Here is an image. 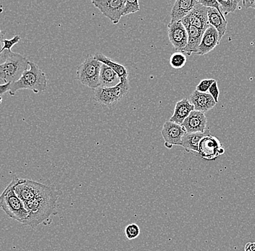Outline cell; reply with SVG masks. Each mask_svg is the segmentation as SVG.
I'll list each match as a JSON object with an SVG mask.
<instances>
[{"instance_id":"6da1fadb","label":"cell","mask_w":255,"mask_h":251,"mask_svg":"<svg viewBox=\"0 0 255 251\" xmlns=\"http://www.w3.org/2000/svg\"><path fill=\"white\" fill-rule=\"evenodd\" d=\"M58 198V192L55 187H48L45 191L36 198L23 203L28 217L23 225L36 227L49 219L55 211Z\"/></svg>"},{"instance_id":"7a4b0ae2","label":"cell","mask_w":255,"mask_h":251,"mask_svg":"<svg viewBox=\"0 0 255 251\" xmlns=\"http://www.w3.org/2000/svg\"><path fill=\"white\" fill-rule=\"evenodd\" d=\"M30 61L20 54L12 51H4L0 61V79L4 84H12L18 81L28 70Z\"/></svg>"},{"instance_id":"3957f363","label":"cell","mask_w":255,"mask_h":251,"mask_svg":"<svg viewBox=\"0 0 255 251\" xmlns=\"http://www.w3.org/2000/svg\"><path fill=\"white\" fill-rule=\"evenodd\" d=\"M20 178L15 176L0 195V209L11 219L23 224L25 219L28 218V212L23 201L16 195L14 190Z\"/></svg>"},{"instance_id":"277c9868","label":"cell","mask_w":255,"mask_h":251,"mask_svg":"<svg viewBox=\"0 0 255 251\" xmlns=\"http://www.w3.org/2000/svg\"><path fill=\"white\" fill-rule=\"evenodd\" d=\"M47 79L45 73L33 62L29 63V69L25 71L20 79L10 84L9 93L15 96L19 90H31L34 93H41L47 89Z\"/></svg>"},{"instance_id":"5b68a950","label":"cell","mask_w":255,"mask_h":251,"mask_svg":"<svg viewBox=\"0 0 255 251\" xmlns=\"http://www.w3.org/2000/svg\"><path fill=\"white\" fill-rule=\"evenodd\" d=\"M102 65L103 63L96 60L95 57L92 55L88 57L78 68L76 73L78 80L92 89L98 88L100 87V74Z\"/></svg>"},{"instance_id":"8992f818","label":"cell","mask_w":255,"mask_h":251,"mask_svg":"<svg viewBox=\"0 0 255 251\" xmlns=\"http://www.w3.org/2000/svg\"><path fill=\"white\" fill-rule=\"evenodd\" d=\"M129 90L128 79L121 80L116 86L112 88L98 87L95 89V99L100 104L105 106L116 104L121 101Z\"/></svg>"},{"instance_id":"52a82bcc","label":"cell","mask_w":255,"mask_h":251,"mask_svg":"<svg viewBox=\"0 0 255 251\" xmlns=\"http://www.w3.org/2000/svg\"><path fill=\"white\" fill-rule=\"evenodd\" d=\"M127 0H93L92 4L101 11L105 17L109 18L114 24H118L123 17Z\"/></svg>"},{"instance_id":"ba28073f","label":"cell","mask_w":255,"mask_h":251,"mask_svg":"<svg viewBox=\"0 0 255 251\" xmlns=\"http://www.w3.org/2000/svg\"><path fill=\"white\" fill-rule=\"evenodd\" d=\"M48 187L49 186L31 179H20L14 190L16 195L23 203H25L31 201L43 192L45 191Z\"/></svg>"},{"instance_id":"9c48e42d","label":"cell","mask_w":255,"mask_h":251,"mask_svg":"<svg viewBox=\"0 0 255 251\" xmlns=\"http://www.w3.org/2000/svg\"><path fill=\"white\" fill-rule=\"evenodd\" d=\"M225 149L218 138L208 136L202 138L199 145L198 153L201 157L207 160H215L224 154Z\"/></svg>"},{"instance_id":"30bf717a","label":"cell","mask_w":255,"mask_h":251,"mask_svg":"<svg viewBox=\"0 0 255 251\" xmlns=\"http://www.w3.org/2000/svg\"><path fill=\"white\" fill-rule=\"evenodd\" d=\"M169 40L175 50L183 52L188 43V33L181 21L170 23L167 26Z\"/></svg>"},{"instance_id":"8fae6325","label":"cell","mask_w":255,"mask_h":251,"mask_svg":"<svg viewBox=\"0 0 255 251\" xmlns=\"http://www.w3.org/2000/svg\"><path fill=\"white\" fill-rule=\"evenodd\" d=\"M186 133V130L181 125L170 121L165 122L162 130L165 147L171 149L173 146H181V140Z\"/></svg>"},{"instance_id":"7c38bea8","label":"cell","mask_w":255,"mask_h":251,"mask_svg":"<svg viewBox=\"0 0 255 251\" xmlns=\"http://www.w3.org/2000/svg\"><path fill=\"white\" fill-rule=\"evenodd\" d=\"M182 23H188L205 31L210 26L208 20V8L197 3L187 16L181 20Z\"/></svg>"},{"instance_id":"4fadbf2b","label":"cell","mask_w":255,"mask_h":251,"mask_svg":"<svg viewBox=\"0 0 255 251\" xmlns=\"http://www.w3.org/2000/svg\"><path fill=\"white\" fill-rule=\"evenodd\" d=\"M181 126L186 133H204L207 128V117L203 112L194 110L184 120Z\"/></svg>"},{"instance_id":"5bb4252c","label":"cell","mask_w":255,"mask_h":251,"mask_svg":"<svg viewBox=\"0 0 255 251\" xmlns=\"http://www.w3.org/2000/svg\"><path fill=\"white\" fill-rule=\"evenodd\" d=\"M220 41L218 31L214 27L210 25L203 33L202 41L197 50V55H206L213 50L219 44Z\"/></svg>"},{"instance_id":"9a60e30c","label":"cell","mask_w":255,"mask_h":251,"mask_svg":"<svg viewBox=\"0 0 255 251\" xmlns=\"http://www.w3.org/2000/svg\"><path fill=\"white\" fill-rule=\"evenodd\" d=\"M190 100L191 104L194 106V110L203 113L208 112L216 105L214 98L212 97L210 93H201L197 90H194L191 93Z\"/></svg>"},{"instance_id":"2e32d148","label":"cell","mask_w":255,"mask_h":251,"mask_svg":"<svg viewBox=\"0 0 255 251\" xmlns=\"http://www.w3.org/2000/svg\"><path fill=\"white\" fill-rule=\"evenodd\" d=\"M197 3L198 1L195 0H176L170 13L171 20L170 23L181 21L189 15Z\"/></svg>"},{"instance_id":"e0dca14e","label":"cell","mask_w":255,"mask_h":251,"mask_svg":"<svg viewBox=\"0 0 255 251\" xmlns=\"http://www.w3.org/2000/svg\"><path fill=\"white\" fill-rule=\"evenodd\" d=\"M188 33V43L183 52H186L189 55L192 53L197 54L203 33L205 32L196 27L188 23H183Z\"/></svg>"},{"instance_id":"ac0fdd59","label":"cell","mask_w":255,"mask_h":251,"mask_svg":"<svg viewBox=\"0 0 255 251\" xmlns=\"http://www.w3.org/2000/svg\"><path fill=\"white\" fill-rule=\"evenodd\" d=\"M194 110V106L188 98H183L175 104L174 112L169 121L182 125L184 120Z\"/></svg>"},{"instance_id":"d6986e66","label":"cell","mask_w":255,"mask_h":251,"mask_svg":"<svg viewBox=\"0 0 255 251\" xmlns=\"http://www.w3.org/2000/svg\"><path fill=\"white\" fill-rule=\"evenodd\" d=\"M210 136V130L204 133H186L181 140V146L187 152H198L199 145L202 138Z\"/></svg>"},{"instance_id":"ffe728a7","label":"cell","mask_w":255,"mask_h":251,"mask_svg":"<svg viewBox=\"0 0 255 251\" xmlns=\"http://www.w3.org/2000/svg\"><path fill=\"white\" fill-rule=\"evenodd\" d=\"M121 82V79L114 71L103 64L100 70V86L104 88H112L116 86Z\"/></svg>"},{"instance_id":"44dd1931","label":"cell","mask_w":255,"mask_h":251,"mask_svg":"<svg viewBox=\"0 0 255 251\" xmlns=\"http://www.w3.org/2000/svg\"><path fill=\"white\" fill-rule=\"evenodd\" d=\"M208 20L210 25L214 27L219 34L220 41L222 39L227 28V21L216 9L208 8Z\"/></svg>"},{"instance_id":"7402d4cb","label":"cell","mask_w":255,"mask_h":251,"mask_svg":"<svg viewBox=\"0 0 255 251\" xmlns=\"http://www.w3.org/2000/svg\"><path fill=\"white\" fill-rule=\"evenodd\" d=\"M96 60L100 61L103 64L106 65L107 66L111 68L113 71L117 73L118 76H119L121 80H124V79H128V73L127 68L124 65L120 64V63H116L113 61L111 59L108 58V57L105 56L101 52H97L94 55Z\"/></svg>"},{"instance_id":"603a6c76","label":"cell","mask_w":255,"mask_h":251,"mask_svg":"<svg viewBox=\"0 0 255 251\" xmlns=\"http://www.w3.org/2000/svg\"><path fill=\"white\" fill-rule=\"evenodd\" d=\"M186 63V57L181 52H175L170 58V64L174 69H181Z\"/></svg>"},{"instance_id":"cb8c5ba5","label":"cell","mask_w":255,"mask_h":251,"mask_svg":"<svg viewBox=\"0 0 255 251\" xmlns=\"http://www.w3.org/2000/svg\"><path fill=\"white\" fill-rule=\"evenodd\" d=\"M220 5H221V9L223 15H226L231 12H234L238 7L239 3V0H232V1H218Z\"/></svg>"},{"instance_id":"d4e9b609","label":"cell","mask_w":255,"mask_h":251,"mask_svg":"<svg viewBox=\"0 0 255 251\" xmlns=\"http://www.w3.org/2000/svg\"><path fill=\"white\" fill-rule=\"evenodd\" d=\"M139 10V2H138V0H134V1L127 0L124 12H123V16L129 15V14L135 13V12H138Z\"/></svg>"},{"instance_id":"484cf974","label":"cell","mask_w":255,"mask_h":251,"mask_svg":"<svg viewBox=\"0 0 255 251\" xmlns=\"http://www.w3.org/2000/svg\"><path fill=\"white\" fill-rule=\"evenodd\" d=\"M140 235V228L136 224H130L125 229V235L128 241L138 238Z\"/></svg>"},{"instance_id":"4316f807","label":"cell","mask_w":255,"mask_h":251,"mask_svg":"<svg viewBox=\"0 0 255 251\" xmlns=\"http://www.w3.org/2000/svg\"><path fill=\"white\" fill-rule=\"evenodd\" d=\"M198 1L201 4L207 7V8L216 9L218 12H219L223 17H225L218 1H216V0H200V1Z\"/></svg>"},{"instance_id":"83f0119b","label":"cell","mask_w":255,"mask_h":251,"mask_svg":"<svg viewBox=\"0 0 255 251\" xmlns=\"http://www.w3.org/2000/svg\"><path fill=\"white\" fill-rule=\"evenodd\" d=\"M215 81L213 79H205V80L201 81L199 85H197L196 90L201 92V93H207L209 91L211 85L214 84Z\"/></svg>"},{"instance_id":"f1b7e54d","label":"cell","mask_w":255,"mask_h":251,"mask_svg":"<svg viewBox=\"0 0 255 251\" xmlns=\"http://www.w3.org/2000/svg\"><path fill=\"white\" fill-rule=\"evenodd\" d=\"M20 40V37L18 35H15L12 39H5L3 43V49L2 52L4 51H11V49L16 44L19 42Z\"/></svg>"},{"instance_id":"f546056e","label":"cell","mask_w":255,"mask_h":251,"mask_svg":"<svg viewBox=\"0 0 255 251\" xmlns=\"http://www.w3.org/2000/svg\"><path fill=\"white\" fill-rule=\"evenodd\" d=\"M209 93L211 95L212 97L214 98L215 102H218V98H219L220 91L218 89V83L215 81L214 84L211 85L210 89H209Z\"/></svg>"},{"instance_id":"4dcf8cb0","label":"cell","mask_w":255,"mask_h":251,"mask_svg":"<svg viewBox=\"0 0 255 251\" xmlns=\"http://www.w3.org/2000/svg\"><path fill=\"white\" fill-rule=\"evenodd\" d=\"M5 31H1L0 29V61H1V55L3 54V43L5 40Z\"/></svg>"},{"instance_id":"1f68e13d","label":"cell","mask_w":255,"mask_h":251,"mask_svg":"<svg viewBox=\"0 0 255 251\" xmlns=\"http://www.w3.org/2000/svg\"><path fill=\"white\" fill-rule=\"evenodd\" d=\"M10 89V84H0V96L4 94Z\"/></svg>"},{"instance_id":"d6a6232c","label":"cell","mask_w":255,"mask_h":251,"mask_svg":"<svg viewBox=\"0 0 255 251\" xmlns=\"http://www.w3.org/2000/svg\"><path fill=\"white\" fill-rule=\"evenodd\" d=\"M243 4L246 8L252 7V8L255 9V0H245L243 1Z\"/></svg>"},{"instance_id":"836d02e7","label":"cell","mask_w":255,"mask_h":251,"mask_svg":"<svg viewBox=\"0 0 255 251\" xmlns=\"http://www.w3.org/2000/svg\"><path fill=\"white\" fill-rule=\"evenodd\" d=\"M245 251H255V243H248L245 246Z\"/></svg>"},{"instance_id":"e575fe53","label":"cell","mask_w":255,"mask_h":251,"mask_svg":"<svg viewBox=\"0 0 255 251\" xmlns=\"http://www.w3.org/2000/svg\"><path fill=\"white\" fill-rule=\"evenodd\" d=\"M1 102H2V98L0 96V104H1Z\"/></svg>"}]
</instances>
